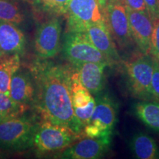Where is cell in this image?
Instances as JSON below:
<instances>
[{
    "instance_id": "cell-13",
    "label": "cell",
    "mask_w": 159,
    "mask_h": 159,
    "mask_svg": "<svg viewBox=\"0 0 159 159\" xmlns=\"http://www.w3.org/2000/svg\"><path fill=\"white\" fill-rule=\"evenodd\" d=\"M26 39L16 24L0 21V55L23 54Z\"/></svg>"
},
{
    "instance_id": "cell-9",
    "label": "cell",
    "mask_w": 159,
    "mask_h": 159,
    "mask_svg": "<svg viewBox=\"0 0 159 159\" xmlns=\"http://www.w3.org/2000/svg\"><path fill=\"white\" fill-rule=\"evenodd\" d=\"M111 144V136L102 138L86 137L66 148L61 153L56 154L55 156L65 159L99 158L108 152Z\"/></svg>"
},
{
    "instance_id": "cell-22",
    "label": "cell",
    "mask_w": 159,
    "mask_h": 159,
    "mask_svg": "<svg viewBox=\"0 0 159 159\" xmlns=\"http://www.w3.org/2000/svg\"><path fill=\"white\" fill-rule=\"evenodd\" d=\"M24 112L25 111L19 105L15 104L11 97L0 92V113L3 116L4 119H7L18 116Z\"/></svg>"
},
{
    "instance_id": "cell-2",
    "label": "cell",
    "mask_w": 159,
    "mask_h": 159,
    "mask_svg": "<svg viewBox=\"0 0 159 159\" xmlns=\"http://www.w3.org/2000/svg\"><path fill=\"white\" fill-rule=\"evenodd\" d=\"M83 136L67 127L44 120L38 125L33 147L40 156L52 153L65 150Z\"/></svg>"
},
{
    "instance_id": "cell-23",
    "label": "cell",
    "mask_w": 159,
    "mask_h": 159,
    "mask_svg": "<svg viewBox=\"0 0 159 159\" xmlns=\"http://www.w3.org/2000/svg\"><path fill=\"white\" fill-rule=\"evenodd\" d=\"M95 105H96V101H95V99L93 98L86 106L83 107V108H74L75 116L84 126L90 122L91 116L94 113Z\"/></svg>"
},
{
    "instance_id": "cell-1",
    "label": "cell",
    "mask_w": 159,
    "mask_h": 159,
    "mask_svg": "<svg viewBox=\"0 0 159 159\" xmlns=\"http://www.w3.org/2000/svg\"><path fill=\"white\" fill-rule=\"evenodd\" d=\"M74 69L47 60L31 66L30 74L35 85L34 102L45 121L67 127L83 134L84 125L75 116L71 100V83Z\"/></svg>"
},
{
    "instance_id": "cell-29",
    "label": "cell",
    "mask_w": 159,
    "mask_h": 159,
    "mask_svg": "<svg viewBox=\"0 0 159 159\" xmlns=\"http://www.w3.org/2000/svg\"><path fill=\"white\" fill-rule=\"evenodd\" d=\"M98 2L99 4V5H100L101 8H102L103 11H104L105 7H106L107 0H98Z\"/></svg>"
},
{
    "instance_id": "cell-18",
    "label": "cell",
    "mask_w": 159,
    "mask_h": 159,
    "mask_svg": "<svg viewBox=\"0 0 159 159\" xmlns=\"http://www.w3.org/2000/svg\"><path fill=\"white\" fill-rule=\"evenodd\" d=\"M135 114L149 128L159 131V102L142 100L134 107Z\"/></svg>"
},
{
    "instance_id": "cell-10",
    "label": "cell",
    "mask_w": 159,
    "mask_h": 159,
    "mask_svg": "<svg viewBox=\"0 0 159 159\" xmlns=\"http://www.w3.org/2000/svg\"><path fill=\"white\" fill-rule=\"evenodd\" d=\"M131 35L143 54L150 55L153 22L148 11H134L126 7Z\"/></svg>"
},
{
    "instance_id": "cell-15",
    "label": "cell",
    "mask_w": 159,
    "mask_h": 159,
    "mask_svg": "<svg viewBox=\"0 0 159 159\" xmlns=\"http://www.w3.org/2000/svg\"><path fill=\"white\" fill-rule=\"evenodd\" d=\"M90 122L103 130L112 132L116 122V105L108 95L97 97Z\"/></svg>"
},
{
    "instance_id": "cell-17",
    "label": "cell",
    "mask_w": 159,
    "mask_h": 159,
    "mask_svg": "<svg viewBox=\"0 0 159 159\" xmlns=\"http://www.w3.org/2000/svg\"><path fill=\"white\" fill-rule=\"evenodd\" d=\"M131 151L139 159H154L157 156L158 148L156 141L144 133L135 134L130 142Z\"/></svg>"
},
{
    "instance_id": "cell-16",
    "label": "cell",
    "mask_w": 159,
    "mask_h": 159,
    "mask_svg": "<svg viewBox=\"0 0 159 159\" xmlns=\"http://www.w3.org/2000/svg\"><path fill=\"white\" fill-rule=\"evenodd\" d=\"M20 55H0V92L10 96V85L13 75L21 66Z\"/></svg>"
},
{
    "instance_id": "cell-8",
    "label": "cell",
    "mask_w": 159,
    "mask_h": 159,
    "mask_svg": "<svg viewBox=\"0 0 159 159\" xmlns=\"http://www.w3.org/2000/svg\"><path fill=\"white\" fill-rule=\"evenodd\" d=\"M61 25L58 17H50L41 24L35 38V52L41 60L52 58L58 52Z\"/></svg>"
},
{
    "instance_id": "cell-31",
    "label": "cell",
    "mask_w": 159,
    "mask_h": 159,
    "mask_svg": "<svg viewBox=\"0 0 159 159\" xmlns=\"http://www.w3.org/2000/svg\"><path fill=\"white\" fill-rule=\"evenodd\" d=\"M120 1H122V2H124V0H120Z\"/></svg>"
},
{
    "instance_id": "cell-28",
    "label": "cell",
    "mask_w": 159,
    "mask_h": 159,
    "mask_svg": "<svg viewBox=\"0 0 159 159\" xmlns=\"http://www.w3.org/2000/svg\"><path fill=\"white\" fill-rule=\"evenodd\" d=\"M125 7L134 11H148L144 0H124Z\"/></svg>"
},
{
    "instance_id": "cell-30",
    "label": "cell",
    "mask_w": 159,
    "mask_h": 159,
    "mask_svg": "<svg viewBox=\"0 0 159 159\" xmlns=\"http://www.w3.org/2000/svg\"><path fill=\"white\" fill-rule=\"evenodd\" d=\"M4 119H4L3 116H2V115L1 113H0V122H2V121L4 120Z\"/></svg>"
},
{
    "instance_id": "cell-20",
    "label": "cell",
    "mask_w": 159,
    "mask_h": 159,
    "mask_svg": "<svg viewBox=\"0 0 159 159\" xmlns=\"http://www.w3.org/2000/svg\"><path fill=\"white\" fill-rule=\"evenodd\" d=\"M94 97L89 91L85 88L79 80L78 73L75 69L72 75L71 83V100L73 108H83L86 106Z\"/></svg>"
},
{
    "instance_id": "cell-7",
    "label": "cell",
    "mask_w": 159,
    "mask_h": 159,
    "mask_svg": "<svg viewBox=\"0 0 159 159\" xmlns=\"http://www.w3.org/2000/svg\"><path fill=\"white\" fill-rule=\"evenodd\" d=\"M104 16L113 39L119 48L127 49L132 47L134 41L124 2L120 0H107Z\"/></svg>"
},
{
    "instance_id": "cell-21",
    "label": "cell",
    "mask_w": 159,
    "mask_h": 159,
    "mask_svg": "<svg viewBox=\"0 0 159 159\" xmlns=\"http://www.w3.org/2000/svg\"><path fill=\"white\" fill-rule=\"evenodd\" d=\"M0 21L16 25L24 21V16L16 3L8 0H0Z\"/></svg>"
},
{
    "instance_id": "cell-11",
    "label": "cell",
    "mask_w": 159,
    "mask_h": 159,
    "mask_svg": "<svg viewBox=\"0 0 159 159\" xmlns=\"http://www.w3.org/2000/svg\"><path fill=\"white\" fill-rule=\"evenodd\" d=\"M84 33L94 47L108 58L111 65L120 61V57L105 20L91 25Z\"/></svg>"
},
{
    "instance_id": "cell-25",
    "label": "cell",
    "mask_w": 159,
    "mask_h": 159,
    "mask_svg": "<svg viewBox=\"0 0 159 159\" xmlns=\"http://www.w3.org/2000/svg\"><path fill=\"white\" fill-rule=\"evenodd\" d=\"M152 22H153V32H152L150 55L159 62V18L154 20Z\"/></svg>"
},
{
    "instance_id": "cell-12",
    "label": "cell",
    "mask_w": 159,
    "mask_h": 159,
    "mask_svg": "<svg viewBox=\"0 0 159 159\" xmlns=\"http://www.w3.org/2000/svg\"><path fill=\"white\" fill-rule=\"evenodd\" d=\"M35 86L31 74L16 71L12 77L10 85V97L15 104L25 111L34 102Z\"/></svg>"
},
{
    "instance_id": "cell-24",
    "label": "cell",
    "mask_w": 159,
    "mask_h": 159,
    "mask_svg": "<svg viewBox=\"0 0 159 159\" xmlns=\"http://www.w3.org/2000/svg\"><path fill=\"white\" fill-rule=\"evenodd\" d=\"M83 134L89 138H102V137L111 136L112 132L103 130L100 127L97 126L94 123L89 122L85 125L83 128Z\"/></svg>"
},
{
    "instance_id": "cell-3",
    "label": "cell",
    "mask_w": 159,
    "mask_h": 159,
    "mask_svg": "<svg viewBox=\"0 0 159 159\" xmlns=\"http://www.w3.org/2000/svg\"><path fill=\"white\" fill-rule=\"evenodd\" d=\"M130 90L142 100H155L151 89L153 59L150 55L137 52L124 63Z\"/></svg>"
},
{
    "instance_id": "cell-4",
    "label": "cell",
    "mask_w": 159,
    "mask_h": 159,
    "mask_svg": "<svg viewBox=\"0 0 159 159\" xmlns=\"http://www.w3.org/2000/svg\"><path fill=\"white\" fill-rule=\"evenodd\" d=\"M38 125L25 117H12L0 122V149L21 151L33 146Z\"/></svg>"
},
{
    "instance_id": "cell-19",
    "label": "cell",
    "mask_w": 159,
    "mask_h": 159,
    "mask_svg": "<svg viewBox=\"0 0 159 159\" xmlns=\"http://www.w3.org/2000/svg\"><path fill=\"white\" fill-rule=\"evenodd\" d=\"M71 0H31L33 8L39 14L47 16H65Z\"/></svg>"
},
{
    "instance_id": "cell-14",
    "label": "cell",
    "mask_w": 159,
    "mask_h": 159,
    "mask_svg": "<svg viewBox=\"0 0 159 159\" xmlns=\"http://www.w3.org/2000/svg\"><path fill=\"white\" fill-rule=\"evenodd\" d=\"M108 66L105 63L89 62L75 67L83 86L91 94H97L104 86V70Z\"/></svg>"
},
{
    "instance_id": "cell-26",
    "label": "cell",
    "mask_w": 159,
    "mask_h": 159,
    "mask_svg": "<svg viewBox=\"0 0 159 159\" xmlns=\"http://www.w3.org/2000/svg\"><path fill=\"white\" fill-rule=\"evenodd\" d=\"M153 59V71H152V80H151V89L155 100L159 102V62Z\"/></svg>"
},
{
    "instance_id": "cell-5",
    "label": "cell",
    "mask_w": 159,
    "mask_h": 159,
    "mask_svg": "<svg viewBox=\"0 0 159 159\" xmlns=\"http://www.w3.org/2000/svg\"><path fill=\"white\" fill-rule=\"evenodd\" d=\"M63 52L74 66L89 62L111 65L108 58L94 47L84 32L66 33L63 40Z\"/></svg>"
},
{
    "instance_id": "cell-6",
    "label": "cell",
    "mask_w": 159,
    "mask_h": 159,
    "mask_svg": "<svg viewBox=\"0 0 159 159\" xmlns=\"http://www.w3.org/2000/svg\"><path fill=\"white\" fill-rule=\"evenodd\" d=\"M65 16L66 33L85 32L92 24L105 20L98 0H71Z\"/></svg>"
},
{
    "instance_id": "cell-27",
    "label": "cell",
    "mask_w": 159,
    "mask_h": 159,
    "mask_svg": "<svg viewBox=\"0 0 159 159\" xmlns=\"http://www.w3.org/2000/svg\"><path fill=\"white\" fill-rule=\"evenodd\" d=\"M149 15L153 21L159 18V0H144Z\"/></svg>"
}]
</instances>
